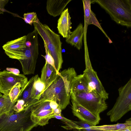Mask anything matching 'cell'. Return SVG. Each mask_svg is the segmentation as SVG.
I'll list each match as a JSON object with an SVG mask.
<instances>
[{
	"mask_svg": "<svg viewBox=\"0 0 131 131\" xmlns=\"http://www.w3.org/2000/svg\"><path fill=\"white\" fill-rule=\"evenodd\" d=\"M38 34L34 28L27 35L8 41L4 46L9 58L19 61L24 75L34 73L39 54Z\"/></svg>",
	"mask_w": 131,
	"mask_h": 131,
	"instance_id": "cell-1",
	"label": "cell"
},
{
	"mask_svg": "<svg viewBox=\"0 0 131 131\" xmlns=\"http://www.w3.org/2000/svg\"><path fill=\"white\" fill-rule=\"evenodd\" d=\"M77 75L73 67L59 72L55 79L45 89L39 100L54 101L61 110L64 109L70 103L71 81Z\"/></svg>",
	"mask_w": 131,
	"mask_h": 131,
	"instance_id": "cell-2",
	"label": "cell"
},
{
	"mask_svg": "<svg viewBox=\"0 0 131 131\" xmlns=\"http://www.w3.org/2000/svg\"><path fill=\"white\" fill-rule=\"evenodd\" d=\"M33 24L34 28L42 39L48 51L53 58L55 68L59 72L63 62L62 43L60 36L54 32L47 25L41 23L38 18Z\"/></svg>",
	"mask_w": 131,
	"mask_h": 131,
	"instance_id": "cell-3",
	"label": "cell"
},
{
	"mask_svg": "<svg viewBox=\"0 0 131 131\" xmlns=\"http://www.w3.org/2000/svg\"><path fill=\"white\" fill-rule=\"evenodd\" d=\"M95 1L116 23L127 28L131 27V0H98Z\"/></svg>",
	"mask_w": 131,
	"mask_h": 131,
	"instance_id": "cell-4",
	"label": "cell"
},
{
	"mask_svg": "<svg viewBox=\"0 0 131 131\" xmlns=\"http://www.w3.org/2000/svg\"><path fill=\"white\" fill-rule=\"evenodd\" d=\"M30 109L0 114V131H30L37 126L32 121Z\"/></svg>",
	"mask_w": 131,
	"mask_h": 131,
	"instance_id": "cell-5",
	"label": "cell"
},
{
	"mask_svg": "<svg viewBox=\"0 0 131 131\" xmlns=\"http://www.w3.org/2000/svg\"><path fill=\"white\" fill-rule=\"evenodd\" d=\"M71 98L97 117L107 108L106 100L95 90L71 92Z\"/></svg>",
	"mask_w": 131,
	"mask_h": 131,
	"instance_id": "cell-6",
	"label": "cell"
},
{
	"mask_svg": "<svg viewBox=\"0 0 131 131\" xmlns=\"http://www.w3.org/2000/svg\"><path fill=\"white\" fill-rule=\"evenodd\" d=\"M118 91L119 96L115 104L107 113L112 122H117L131 110V79Z\"/></svg>",
	"mask_w": 131,
	"mask_h": 131,
	"instance_id": "cell-7",
	"label": "cell"
},
{
	"mask_svg": "<svg viewBox=\"0 0 131 131\" xmlns=\"http://www.w3.org/2000/svg\"><path fill=\"white\" fill-rule=\"evenodd\" d=\"M28 82L27 78L24 74H15L6 70L0 71V92L4 95H8L12 88L17 83L20 82L26 86Z\"/></svg>",
	"mask_w": 131,
	"mask_h": 131,
	"instance_id": "cell-8",
	"label": "cell"
},
{
	"mask_svg": "<svg viewBox=\"0 0 131 131\" xmlns=\"http://www.w3.org/2000/svg\"><path fill=\"white\" fill-rule=\"evenodd\" d=\"M85 68L83 74L86 77L96 93L105 100L108 98L109 94L105 90L99 80L97 72L93 68L88 56H85Z\"/></svg>",
	"mask_w": 131,
	"mask_h": 131,
	"instance_id": "cell-9",
	"label": "cell"
},
{
	"mask_svg": "<svg viewBox=\"0 0 131 131\" xmlns=\"http://www.w3.org/2000/svg\"><path fill=\"white\" fill-rule=\"evenodd\" d=\"M71 99V109L74 115L77 117L80 121L89 123L93 126H96L99 124L101 120L100 117L96 116L73 100Z\"/></svg>",
	"mask_w": 131,
	"mask_h": 131,
	"instance_id": "cell-10",
	"label": "cell"
},
{
	"mask_svg": "<svg viewBox=\"0 0 131 131\" xmlns=\"http://www.w3.org/2000/svg\"><path fill=\"white\" fill-rule=\"evenodd\" d=\"M71 17L68 8L64 10L58 21L57 28L59 33L67 39L71 34Z\"/></svg>",
	"mask_w": 131,
	"mask_h": 131,
	"instance_id": "cell-11",
	"label": "cell"
},
{
	"mask_svg": "<svg viewBox=\"0 0 131 131\" xmlns=\"http://www.w3.org/2000/svg\"><path fill=\"white\" fill-rule=\"evenodd\" d=\"M71 92L95 90L83 74L77 75L73 78L71 82Z\"/></svg>",
	"mask_w": 131,
	"mask_h": 131,
	"instance_id": "cell-12",
	"label": "cell"
},
{
	"mask_svg": "<svg viewBox=\"0 0 131 131\" xmlns=\"http://www.w3.org/2000/svg\"><path fill=\"white\" fill-rule=\"evenodd\" d=\"M71 0H48L46 9L48 14L53 17L60 15Z\"/></svg>",
	"mask_w": 131,
	"mask_h": 131,
	"instance_id": "cell-13",
	"label": "cell"
},
{
	"mask_svg": "<svg viewBox=\"0 0 131 131\" xmlns=\"http://www.w3.org/2000/svg\"><path fill=\"white\" fill-rule=\"evenodd\" d=\"M59 72L53 66L45 62L42 69L40 78L41 81L45 85V89L55 79Z\"/></svg>",
	"mask_w": 131,
	"mask_h": 131,
	"instance_id": "cell-14",
	"label": "cell"
},
{
	"mask_svg": "<svg viewBox=\"0 0 131 131\" xmlns=\"http://www.w3.org/2000/svg\"><path fill=\"white\" fill-rule=\"evenodd\" d=\"M84 34L83 24L80 23L71 34L66 39V42L79 50L82 45V40Z\"/></svg>",
	"mask_w": 131,
	"mask_h": 131,
	"instance_id": "cell-15",
	"label": "cell"
},
{
	"mask_svg": "<svg viewBox=\"0 0 131 131\" xmlns=\"http://www.w3.org/2000/svg\"><path fill=\"white\" fill-rule=\"evenodd\" d=\"M37 75L32 77L28 81L26 87L18 99L22 100L24 102V110L29 108L35 102L31 99V95L33 86Z\"/></svg>",
	"mask_w": 131,
	"mask_h": 131,
	"instance_id": "cell-16",
	"label": "cell"
},
{
	"mask_svg": "<svg viewBox=\"0 0 131 131\" xmlns=\"http://www.w3.org/2000/svg\"><path fill=\"white\" fill-rule=\"evenodd\" d=\"M53 110H49L42 111L35 115H31L32 122L37 125L43 126L48 123L49 120L53 118Z\"/></svg>",
	"mask_w": 131,
	"mask_h": 131,
	"instance_id": "cell-17",
	"label": "cell"
},
{
	"mask_svg": "<svg viewBox=\"0 0 131 131\" xmlns=\"http://www.w3.org/2000/svg\"><path fill=\"white\" fill-rule=\"evenodd\" d=\"M131 127V119L130 118L123 123H118L110 125L92 126L91 129L104 131H118Z\"/></svg>",
	"mask_w": 131,
	"mask_h": 131,
	"instance_id": "cell-18",
	"label": "cell"
},
{
	"mask_svg": "<svg viewBox=\"0 0 131 131\" xmlns=\"http://www.w3.org/2000/svg\"><path fill=\"white\" fill-rule=\"evenodd\" d=\"M45 85L37 74L32 89L31 99L35 101L38 100L45 89Z\"/></svg>",
	"mask_w": 131,
	"mask_h": 131,
	"instance_id": "cell-19",
	"label": "cell"
},
{
	"mask_svg": "<svg viewBox=\"0 0 131 131\" xmlns=\"http://www.w3.org/2000/svg\"><path fill=\"white\" fill-rule=\"evenodd\" d=\"M50 101L40 100L35 101L29 108L30 109L31 115H35L43 111L52 110L50 106Z\"/></svg>",
	"mask_w": 131,
	"mask_h": 131,
	"instance_id": "cell-20",
	"label": "cell"
},
{
	"mask_svg": "<svg viewBox=\"0 0 131 131\" xmlns=\"http://www.w3.org/2000/svg\"><path fill=\"white\" fill-rule=\"evenodd\" d=\"M15 104L12 102L8 95H3L0 99V114L14 112L13 108Z\"/></svg>",
	"mask_w": 131,
	"mask_h": 131,
	"instance_id": "cell-21",
	"label": "cell"
},
{
	"mask_svg": "<svg viewBox=\"0 0 131 131\" xmlns=\"http://www.w3.org/2000/svg\"><path fill=\"white\" fill-rule=\"evenodd\" d=\"M26 85L24 86L20 82H18L12 88L8 95L11 101L13 104L16 103L20 95L25 89Z\"/></svg>",
	"mask_w": 131,
	"mask_h": 131,
	"instance_id": "cell-22",
	"label": "cell"
},
{
	"mask_svg": "<svg viewBox=\"0 0 131 131\" xmlns=\"http://www.w3.org/2000/svg\"><path fill=\"white\" fill-rule=\"evenodd\" d=\"M53 118L60 120L64 122L67 125L66 126L67 127V128L66 129L77 130L83 129L82 127L75 123L74 121L68 119L61 115H54Z\"/></svg>",
	"mask_w": 131,
	"mask_h": 131,
	"instance_id": "cell-23",
	"label": "cell"
},
{
	"mask_svg": "<svg viewBox=\"0 0 131 131\" xmlns=\"http://www.w3.org/2000/svg\"><path fill=\"white\" fill-rule=\"evenodd\" d=\"M82 1L83 5L85 23L86 25L88 26V21L92 12L91 8V1L83 0Z\"/></svg>",
	"mask_w": 131,
	"mask_h": 131,
	"instance_id": "cell-24",
	"label": "cell"
},
{
	"mask_svg": "<svg viewBox=\"0 0 131 131\" xmlns=\"http://www.w3.org/2000/svg\"><path fill=\"white\" fill-rule=\"evenodd\" d=\"M23 16L25 22L31 25L36 22L38 18L36 13L35 12L24 13Z\"/></svg>",
	"mask_w": 131,
	"mask_h": 131,
	"instance_id": "cell-25",
	"label": "cell"
},
{
	"mask_svg": "<svg viewBox=\"0 0 131 131\" xmlns=\"http://www.w3.org/2000/svg\"><path fill=\"white\" fill-rule=\"evenodd\" d=\"M44 47L45 49L46 55L45 56L41 55V56L45 59L46 62L56 68L54 61L53 58L48 52L46 46L45 44H44Z\"/></svg>",
	"mask_w": 131,
	"mask_h": 131,
	"instance_id": "cell-26",
	"label": "cell"
},
{
	"mask_svg": "<svg viewBox=\"0 0 131 131\" xmlns=\"http://www.w3.org/2000/svg\"><path fill=\"white\" fill-rule=\"evenodd\" d=\"M74 121L78 125L82 127L83 129H86L93 126L89 123L80 120L79 121Z\"/></svg>",
	"mask_w": 131,
	"mask_h": 131,
	"instance_id": "cell-27",
	"label": "cell"
},
{
	"mask_svg": "<svg viewBox=\"0 0 131 131\" xmlns=\"http://www.w3.org/2000/svg\"><path fill=\"white\" fill-rule=\"evenodd\" d=\"M6 70L15 74H20V71L17 69L11 68H6Z\"/></svg>",
	"mask_w": 131,
	"mask_h": 131,
	"instance_id": "cell-28",
	"label": "cell"
},
{
	"mask_svg": "<svg viewBox=\"0 0 131 131\" xmlns=\"http://www.w3.org/2000/svg\"><path fill=\"white\" fill-rule=\"evenodd\" d=\"M8 0H0V14L3 13L2 10L4 6L8 2Z\"/></svg>",
	"mask_w": 131,
	"mask_h": 131,
	"instance_id": "cell-29",
	"label": "cell"
},
{
	"mask_svg": "<svg viewBox=\"0 0 131 131\" xmlns=\"http://www.w3.org/2000/svg\"><path fill=\"white\" fill-rule=\"evenodd\" d=\"M61 108L58 107L57 108L53 110V113L54 115L61 116Z\"/></svg>",
	"mask_w": 131,
	"mask_h": 131,
	"instance_id": "cell-30",
	"label": "cell"
},
{
	"mask_svg": "<svg viewBox=\"0 0 131 131\" xmlns=\"http://www.w3.org/2000/svg\"><path fill=\"white\" fill-rule=\"evenodd\" d=\"M50 105L51 108L53 110H54L59 107L57 104L54 101H50Z\"/></svg>",
	"mask_w": 131,
	"mask_h": 131,
	"instance_id": "cell-31",
	"label": "cell"
},
{
	"mask_svg": "<svg viewBox=\"0 0 131 131\" xmlns=\"http://www.w3.org/2000/svg\"><path fill=\"white\" fill-rule=\"evenodd\" d=\"M76 130V131H104L103 130H96L91 129L90 127L86 129H82L80 130Z\"/></svg>",
	"mask_w": 131,
	"mask_h": 131,
	"instance_id": "cell-32",
	"label": "cell"
},
{
	"mask_svg": "<svg viewBox=\"0 0 131 131\" xmlns=\"http://www.w3.org/2000/svg\"><path fill=\"white\" fill-rule=\"evenodd\" d=\"M118 131H131V127L126 128L123 130Z\"/></svg>",
	"mask_w": 131,
	"mask_h": 131,
	"instance_id": "cell-33",
	"label": "cell"
},
{
	"mask_svg": "<svg viewBox=\"0 0 131 131\" xmlns=\"http://www.w3.org/2000/svg\"><path fill=\"white\" fill-rule=\"evenodd\" d=\"M3 96V95L0 92V99L1 97Z\"/></svg>",
	"mask_w": 131,
	"mask_h": 131,
	"instance_id": "cell-34",
	"label": "cell"
}]
</instances>
